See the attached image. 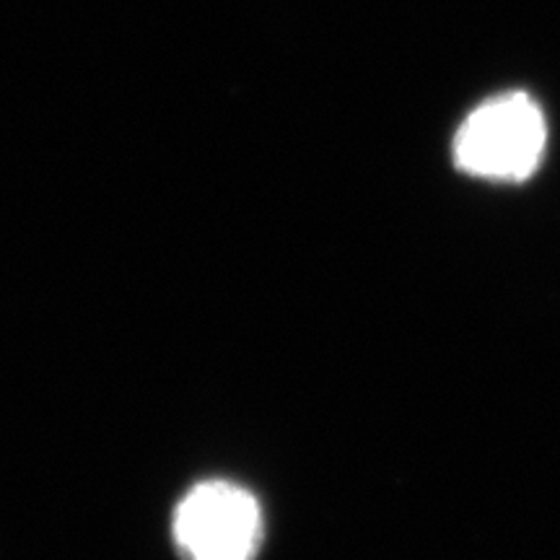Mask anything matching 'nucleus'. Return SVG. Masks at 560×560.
<instances>
[{
    "label": "nucleus",
    "instance_id": "f257e3e1",
    "mask_svg": "<svg viewBox=\"0 0 560 560\" xmlns=\"http://www.w3.org/2000/svg\"><path fill=\"white\" fill-rule=\"evenodd\" d=\"M548 125L540 104L506 91L478 104L454 136V164L480 179L524 182L540 166Z\"/></svg>",
    "mask_w": 560,
    "mask_h": 560
},
{
    "label": "nucleus",
    "instance_id": "f03ea898",
    "mask_svg": "<svg viewBox=\"0 0 560 560\" xmlns=\"http://www.w3.org/2000/svg\"><path fill=\"white\" fill-rule=\"evenodd\" d=\"M260 535L257 501L223 480L192 488L174 514V540L187 560H252Z\"/></svg>",
    "mask_w": 560,
    "mask_h": 560
}]
</instances>
